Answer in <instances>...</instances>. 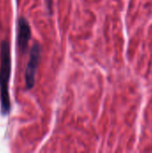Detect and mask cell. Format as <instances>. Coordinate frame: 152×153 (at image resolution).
Returning <instances> with one entry per match:
<instances>
[{"label": "cell", "instance_id": "cell-1", "mask_svg": "<svg viewBox=\"0 0 152 153\" xmlns=\"http://www.w3.org/2000/svg\"><path fill=\"white\" fill-rule=\"evenodd\" d=\"M11 76V56L10 45L6 39L2 40L0 45V101L1 112L8 115L11 110L9 97V81Z\"/></svg>", "mask_w": 152, "mask_h": 153}, {"label": "cell", "instance_id": "cell-2", "mask_svg": "<svg viewBox=\"0 0 152 153\" xmlns=\"http://www.w3.org/2000/svg\"><path fill=\"white\" fill-rule=\"evenodd\" d=\"M42 55V47L39 43H34L30 51V57L25 70V87L27 90H31L35 85L36 74L39 65Z\"/></svg>", "mask_w": 152, "mask_h": 153}, {"label": "cell", "instance_id": "cell-3", "mask_svg": "<svg viewBox=\"0 0 152 153\" xmlns=\"http://www.w3.org/2000/svg\"><path fill=\"white\" fill-rule=\"evenodd\" d=\"M30 38H31V30H30V23L25 17L22 16L18 20V36H17L18 48L22 54L26 53Z\"/></svg>", "mask_w": 152, "mask_h": 153}]
</instances>
